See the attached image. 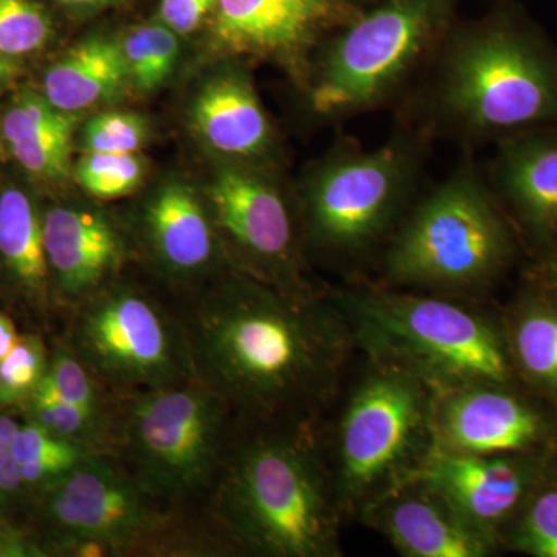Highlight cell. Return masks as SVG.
<instances>
[{
	"mask_svg": "<svg viewBox=\"0 0 557 557\" xmlns=\"http://www.w3.org/2000/svg\"><path fill=\"white\" fill-rule=\"evenodd\" d=\"M196 379L236 417L314 421L338 387L351 330L314 292L273 287L236 271L180 307Z\"/></svg>",
	"mask_w": 557,
	"mask_h": 557,
	"instance_id": "6da1fadb",
	"label": "cell"
},
{
	"mask_svg": "<svg viewBox=\"0 0 557 557\" xmlns=\"http://www.w3.org/2000/svg\"><path fill=\"white\" fill-rule=\"evenodd\" d=\"M200 515L230 555L339 556L341 505L313 421L236 417Z\"/></svg>",
	"mask_w": 557,
	"mask_h": 557,
	"instance_id": "7a4b0ae2",
	"label": "cell"
},
{
	"mask_svg": "<svg viewBox=\"0 0 557 557\" xmlns=\"http://www.w3.org/2000/svg\"><path fill=\"white\" fill-rule=\"evenodd\" d=\"M429 65L423 126L468 143L557 127V47L518 0L454 22Z\"/></svg>",
	"mask_w": 557,
	"mask_h": 557,
	"instance_id": "3957f363",
	"label": "cell"
},
{
	"mask_svg": "<svg viewBox=\"0 0 557 557\" xmlns=\"http://www.w3.org/2000/svg\"><path fill=\"white\" fill-rule=\"evenodd\" d=\"M28 527L47 556L230 555L201 515L163 507L112 454H90L28 502Z\"/></svg>",
	"mask_w": 557,
	"mask_h": 557,
	"instance_id": "277c9868",
	"label": "cell"
},
{
	"mask_svg": "<svg viewBox=\"0 0 557 557\" xmlns=\"http://www.w3.org/2000/svg\"><path fill=\"white\" fill-rule=\"evenodd\" d=\"M236 413L199 380L115 395L109 454L163 507L199 515Z\"/></svg>",
	"mask_w": 557,
	"mask_h": 557,
	"instance_id": "5b68a950",
	"label": "cell"
},
{
	"mask_svg": "<svg viewBox=\"0 0 557 557\" xmlns=\"http://www.w3.org/2000/svg\"><path fill=\"white\" fill-rule=\"evenodd\" d=\"M511 234L490 180L469 157L417 196L388 240L384 274L392 284L474 289L500 273Z\"/></svg>",
	"mask_w": 557,
	"mask_h": 557,
	"instance_id": "8992f818",
	"label": "cell"
},
{
	"mask_svg": "<svg viewBox=\"0 0 557 557\" xmlns=\"http://www.w3.org/2000/svg\"><path fill=\"white\" fill-rule=\"evenodd\" d=\"M431 137L420 123L395 132L375 149L343 138L304 189V223L311 242L330 256L350 260L391 239L417 199Z\"/></svg>",
	"mask_w": 557,
	"mask_h": 557,
	"instance_id": "52a82bcc",
	"label": "cell"
},
{
	"mask_svg": "<svg viewBox=\"0 0 557 557\" xmlns=\"http://www.w3.org/2000/svg\"><path fill=\"white\" fill-rule=\"evenodd\" d=\"M458 0H381L330 35L309 89L325 120L350 119L397 97L429 65L456 22Z\"/></svg>",
	"mask_w": 557,
	"mask_h": 557,
	"instance_id": "ba28073f",
	"label": "cell"
},
{
	"mask_svg": "<svg viewBox=\"0 0 557 557\" xmlns=\"http://www.w3.org/2000/svg\"><path fill=\"white\" fill-rule=\"evenodd\" d=\"M344 306L373 361L408 370L438 395L509 380L496 330L458 304L370 289L348 296Z\"/></svg>",
	"mask_w": 557,
	"mask_h": 557,
	"instance_id": "9c48e42d",
	"label": "cell"
},
{
	"mask_svg": "<svg viewBox=\"0 0 557 557\" xmlns=\"http://www.w3.org/2000/svg\"><path fill=\"white\" fill-rule=\"evenodd\" d=\"M438 394L408 370L373 361L341 417L333 474L341 509L364 512L434 453Z\"/></svg>",
	"mask_w": 557,
	"mask_h": 557,
	"instance_id": "30bf717a",
	"label": "cell"
},
{
	"mask_svg": "<svg viewBox=\"0 0 557 557\" xmlns=\"http://www.w3.org/2000/svg\"><path fill=\"white\" fill-rule=\"evenodd\" d=\"M62 324L60 338L110 394L196 380L178 309L120 278L70 311Z\"/></svg>",
	"mask_w": 557,
	"mask_h": 557,
	"instance_id": "8fae6325",
	"label": "cell"
},
{
	"mask_svg": "<svg viewBox=\"0 0 557 557\" xmlns=\"http://www.w3.org/2000/svg\"><path fill=\"white\" fill-rule=\"evenodd\" d=\"M219 239L242 260V273L288 292L310 293L300 274L298 239L287 199L255 166H228L208 186Z\"/></svg>",
	"mask_w": 557,
	"mask_h": 557,
	"instance_id": "7c38bea8",
	"label": "cell"
},
{
	"mask_svg": "<svg viewBox=\"0 0 557 557\" xmlns=\"http://www.w3.org/2000/svg\"><path fill=\"white\" fill-rule=\"evenodd\" d=\"M361 11L357 0H218L212 44L234 57L267 58L300 72L307 54Z\"/></svg>",
	"mask_w": 557,
	"mask_h": 557,
	"instance_id": "4fadbf2b",
	"label": "cell"
},
{
	"mask_svg": "<svg viewBox=\"0 0 557 557\" xmlns=\"http://www.w3.org/2000/svg\"><path fill=\"white\" fill-rule=\"evenodd\" d=\"M42 228L51 298L62 321L119 281L129 256V242L104 212L79 205L44 209Z\"/></svg>",
	"mask_w": 557,
	"mask_h": 557,
	"instance_id": "5bb4252c",
	"label": "cell"
},
{
	"mask_svg": "<svg viewBox=\"0 0 557 557\" xmlns=\"http://www.w3.org/2000/svg\"><path fill=\"white\" fill-rule=\"evenodd\" d=\"M139 239L161 276L199 292L223 267V248L209 208L189 186L168 183L143 207Z\"/></svg>",
	"mask_w": 557,
	"mask_h": 557,
	"instance_id": "9a60e30c",
	"label": "cell"
},
{
	"mask_svg": "<svg viewBox=\"0 0 557 557\" xmlns=\"http://www.w3.org/2000/svg\"><path fill=\"white\" fill-rule=\"evenodd\" d=\"M541 432L537 413L496 384L443 392L435 403V449L442 453L504 456L533 445Z\"/></svg>",
	"mask_w": 557,
	"mask_h": 557,
	"instance_id": "2e32d148",
	"label": "cell"
},
{
	"mask_svg": "<svg viewBox=\"0 0 557 557\" xmlns=\"http://www.w3.org/2000/svg\"><path fill=\"white\" fill-rule=\"evenodd\" d=\"M409 557H483L493 536L467 522L424 483L410 480L362 512Z\"/></svg>",
	"mask_w": 557,
	"mask_h": 557,
	"instance_id": "e0dca14e",
	"label": "cell"
},
{
	"mask_svg": "<svg viewBox=\"0 0 557 557\" xmlns=\"http://www.w3.org/2000/svg\"><path fill=\"white\" fill-rule=\"evenodd\" d=\"M410 480L431 487L457 515L491 536L497 523L518 507L527 487L525 471L511 458L437 449Z\"/></svg>",
	"mask_w": 557,
	"mask_h": 557,
	"instance_id": "ac0fdd59",
	"label": "cell"
},
{
	"mask_svg": "<svg viewBox=\"0 0 557 557\" xmlns=\"http://www.w3.org/2000/svg\"><path fill=\"white\" fill-rule=\"evenodd\" d=\"M0 270L14 306L32 330L49 332L60 317L51 298L42 211L17 186L0 190Z\"/></svg>",
	"mask_w": 557,
	"mask_h": 557,
	"instance_id": "d6986e66",
	"label": "cell"
},
{
	"mask_svg": "<svg viewBox=\"0 0 557 557\" xmlns=\"http://www.w3.org/2000/svg\"><path fill=\"white\" fill-rule=\"evenodd\" d=\"M490 180L527 228L541 237L557 236V129L544 127L496 143Z\"/></svg>",
	"mask_w": 557,
	"mask_h": 557,
	"instance_id": "ffe728a7",
	"label": "cell"
},
{
	"mask_svg": "<svg viewBox=\"0 0 557 557\" xmlns=\"http://www.w3.org/2000/svg\"><path fill=\"white\" fill-rule=\"evenodd\" d=\"M193 127L212 150L239 161H259L273 152V124L251 79L226 72L209 81L190 110Z\"/></svg>",
	"mask_w": 557,
	"mask_h": 557,
	"instance_id": "44dd1931",
	"label": "cell"
},
{
	"mask_svg": "<svg viewBox=\"0 0 557 557\" xmlns=\"http://www.w3.org/2000/svg\"><path fill=\"white\" fill-rule=\"evenodd\" d=\"M76 126V113L54 108L42 94L22 91L3 112L0 137L28 177L54 183L70 174Z\"/></svg>",
	"mask_w": 557,
	"mask_h": 557,
	"instance_id": "7402d4cb",
	"label": "cell"
},
{
	"mask_svg": "<svg viewBox=\"0 0 557 557\" xmlns=\"http://www.w3.org/2000/svg\"><path fill=\"white\" fill-rule=\"evenodd\" d=\"M127 76L120 42L94 38L54 62L42 79V95L62 112L78 113L120 89Z\"/></svg>",
	"mask_w": 557,
	"mask_h": 557,
	"instance_id": "603a6c76",
	"label": "cell"
},
{
	"mask_svg": "<svg viewBox=\"0 0 557 557\" xmlns=\"http://www.w3.org/2000/svg\"><path fill=\"white\" fill-rule=\"evenodd\" d=\"M22 418L46 429L57 437L83 446L90 453L109 454L112 417L97 416L61 398L42 381L38 391L20 409Z\"/></svg>",
	"mask_w": 557,
	"mask_h": 557,
	"instance_id": "cb8c5ba5",
	"label": "cell"
},
{
	"mask_svg": "<svg viewBox=\"0 0 557 557\" xmlns=\"http://www.w3.org/2000/svg\"><path fill=\"white\" fill-rule=\"evenodd\" d=\"M13 453L20 467L27 500L50 483L72 471L90 450L57 437L49 431L24 420L14 437ZM28 507V504H27Z\"/></svg>",
	"mask_w": 557,
	"mask_h": 557,
	"instance_id": "d4e9b609",
	"label": "cell"
},
{
	"mask_svg": "<svg viewBox=\"0 0 557 557\" xmlns=\"http://www.w3.org/2000/svg\"><path fill=\"white\" fill-rule=\"evenodd\" d=\"M121 47L127 76L143 91L159 89L177 64L178 35L161 22L134 28Z\"/></svg>",
	"mask_w": 557,
	"mask_h": 557,
	"instance_id": "484cf974",
	"label": "cell"
},
{
	"mask_svg": "<svg viewBox=\"0 0 557 557\" xmlns=\"http://www.w3.org/2000/svg\"><path fill=\"white\" fill-rule=\"evenodd\" d=\"M515 351L531 380L557 388V307L541 304L525 311L516 325Z\"/></svg>",
	"mask_w": 557,
	"mask_h": 557,
	"instance_id": "4316f807",
	"label": "cell"
},
{
	"mask_svg": "<svg viewBox=\"0 0 557 557\" xmlns=\"http://www.w3.org/2000/svg\"><path fill=\"white\" fill-rule=\"evenodd\" d=\"M49 359L50 346L44 333H21L16 346L0 361V412H16L38 391Z\"/></svg>",
	"mask_w": 557,
	"mask_h": 557,
	"instance_id": "83f0119b",
	"label": "cell"
},
{
	"mask_svg": "<svg viewBox=\"0 0 557 557\" xmlns=\"http://www.w3.org/2000/svg\"><path fill=\"white\" fill-rule=\"evenodd\" d=\"M44 381L61 398L73 405L97 416H113L115 395L110 394L108 388L91 375L90 370L70 350L60 336L51 341L49 369Z\"/></svg>",
	"mask_w": 557,
	"mask_h": 557,
	"instance_id": "f1b7e54d",
	"label": "cell"
},
{
	"mask_svg": "<svg viewBox=\"0 0 557 557\" xmlns=\"http://www.w3.org/2000/svg\"><path fill=\"white\" fill-rule=\"evenodd\" d=\"M75 177L94 199H121L138 188L143 163L135 153L87 152L76 163Z\"/></svg>",
	"mask_w": 557,
	"mask_h": 557,
	"instance_id": "f546056e",
	"label": "cell"
},
{
	"mask_svg": "<svg viewBox=\"0 0 557 557\" xmlns=\"http://www.w3.org/2000/svg\"><path fill=\"white\" fill-rule=\"evenodd\" d=\"M53 36L49 11L35 0H0V54L14 58L35 53Z\"/></svg>",
	"mask_w": 557,
	"mask_h": 557,
	"instance_id": "4dcf8cb0",
	"label": "cell"
},
{
	"mask_svg": "<svg viewBox=\"0 0 557 557\" xmlns=\"http://www.w3.org/2000/svg\"><path fill=\"white\" fill-rule=\"evenodd\" d=\"M146 137V121L137 113L108 112L91 119L81 139L87 152L135 153Z\"/></svg>",
	"mask_w": 557,
	"mask_h": 557,
	"instance_id": "1f68e13d",
	"label": "cell"
},
{
	"mask_svg": "<svg viewBox=\"0 0 557 557\" xmlns=\"http://www.w3.org/2000/svg\"><path fill=\"white\" fill-rule=\"evenodd\" d=\"M520 552L537 557H557V491L539 496L516 531Z\"/></svg>",
	"mask_w": 557,
	"mask_h": 557,
	"instance_id": "d6a6232c",
	"label": "cell"
},
{
	"mask_svg": "<svg viewBox=\"0 0 557 557\" xmlns=\"http://www.w3.org/2000/svg\"><path fill=\"white\" fill-rule=\"evenodd\" d=\"M20 423L10 412H0V516L14 520L17 511H27V493L13 453Z\"/></svg>",
	"mask_w": 557,
	"mask_h": 557,
	"instance_id": "836d02e7",
	"label": "cell"
},
{
	"mask_svg": "<svg viewBox=\"0 0 557 557\" xmlns=\"http://www.w3.org/2000/svg\"><path fill=\"white\" fill-rule=\"evenodd\" d=\"M218 0H161L160 22L178 36L189 35L207 20L209 11L214 13Z\"/></svg>",
	"mask_w": 557,
	"mask_h": 557,
	"instance_id": "e575fe53",
	"label": "cell"
},
{
	"mask_svg": "<svg viewBox=\"0 0 557 557\" xmlns=\"http://www.w3.org/2000/svg\"><path fill=\"white\" fill-rule=\"evenodd\" d=\"M0 557H47L30 528L0 516Z\"/></svg>",
	"mask_w": 557,
	"mask_h": 557,
	"instance_id": "d590c367",
	"label": "cell"
},
{
	"mask_svg": "<svg viewBox=\"0 0 557 557\" xmlns=\"http://www.w3.org/2000/svg\"><path fill=\"white\" fill-rule=\"evenodd\" d=\"M21 333L17 332L13 318L0 311V361L13 350L20 339Z\"/></svg>",
	"mask_w": 557,
	"mask_h": 557,
	"instance_id": "8d00e7d4",
	"label": "cell"
},
{
	"mask_svg": "<svg viewBox=\"0 0 557 557\" xmlns=\"http://www.w3.org/2000/svg\"><path fill=\"white\" fill-rule=\"evenodd\" d=\"M17 75L16 62L11 58L0 54V91L5 90L7 86Z\"/></svg>",
	"mask_w": 557,
	"mask_h": 557,
	"instance_id": "74e56055",
	"label": "cell"
},
{
	"mask_svg": "<svg viewBox=\"0 0 557 557\" xmlns=\"http://www.w3.org/2000/svg\"><path fill=\"white\" fill-rule=\"evenodd\" d=\"M58 2L73 7V9H95V7L106 5V3L113 2V0H58Z\"/></svg>",
	"mask_w": 557,
	"mask_h": 557,
	"instance_id": "f35d334b",
	"label": "cell"
},
{
	"mask_svg": "<svg viewBox=\"0 0 557 557\" xmlns=\"http://www.w3.org/2000/svg\"><path fill=\"white\" fill-rule=\"evenodd\" d=\"M552 269L553 273H555V276L557 277V258L555 259V262H553Z\"/></svg>",
	"mask_w": 557,
	"mask_h": 557,
	"instance_id": "ab89813d",
	"label": "cell"
},
{
	"mask_svg": "<svg viewBox=\"0 0 557 557\" xmlns=\"http://www.w3.org/2000/svg\"><path fill=\"white\" fill-rule=\"evenodd\" d=\"M370 2L376 3V2H381V0H370Z\"/></svg>",
	"mask_w": 557,
	"mask_h": 557,
	"instance_id": "60d3db41",
	"label": "cell"
}]
</instances>
